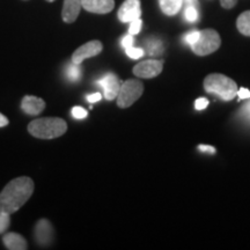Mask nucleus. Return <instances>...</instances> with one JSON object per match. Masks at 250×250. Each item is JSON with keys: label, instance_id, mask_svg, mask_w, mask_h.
<instances>
[{"label": "nucleus", "instance_id": "f257e3e1", "mask_svg": "<svg viewBox=\"0 0 250 250\" xmlns=\"http://www.w3.org/2000/svg\"><path fill=\"white\" fill-rule=\"evenodd\" d=\"M34 182L22 176L12 180L0 193V213L11 215L26 204L34 192Z\"/></svg>", "mask_w": 250, "mask_h": 250}, {"label": "nucleus", "instance_id": "f03ea898", "mask_svg": "<svg viewBox=\"0 0 250 250\" xmlns=\"http://www.w3.org/2000/svg\"><path fill=\"white\" fill-rule=\"evenodd\" d=\"M66 122L58 117L37 118L30 122L28 131L31 136L40 139H55L66 132Z\"/></svg>", "mask_w": 250, "mask_h": 250}, {"label": "nucleus", "instance_id": "7ed1b4c3", "mask_svg": "<svg viewBox=\"0 0 250 250\" xmlns=\"http://www.w3.org/2000/svg\"><path fill=\"white\" fill-rule=\"evenodd\" d=\"M204 88L208 93L218 95L223 101H232L239 87L230 78L220 73H212L204 79Z\"/></svg>", "mask_w": 250, "mask_h": 250}, {"label": "nucleus", "instance_id": "20e7f679", "mask_svg": "<svg viewBox=\"0 0 250 250\" xmlns=\"http://www.w3.org/2000/svg\"><path fill=\"white\" fill-rule=\"evenodd\" d=\"M221 45L220 35L214 29L199 31V39L191 45L193 54L197 56H208L213 54Z\"/></svg>", "mask_w": 250, "mask_h": 250}, {"label": "nucleus", "instance_id": "39448f33", "mask_svg": "<svg viewBox=\"0 0 250 250\" xmlns=\"http://www.w3.org/2000/svg\"><path fill=\"white\" fill-rule=\"evenodd\" d=\"M144 85L140 80L129 79L122 83L117 95V105L120 108H129L143 95Z\"/></svg>", "mask_w": 250, "mask_h": 250}, {"label": "nucleus", "instance_id": "423d86ee", "mask_svg": "<svg viewBox=\"0 0 250 250\" xmlns=\"http://www.w3.org/2000/svg\"><path fill=\"white\" fill-rule=\"evenodd\" d=\"M164 70V61L161 59H147L138 62L133 67V74L143 79H152L158 77Z\"/></svg>", "mask_w": 250, "mask_h": 250}, {"label": "nucleus", "instance_id": "0eeeda50", "mask_svg": "<svg viewBox=\"0 0 250 250\" xmlns=\"http://www.w3.org/2000/svg\"><path fill=\"white\" fill-rule=\"evenodd\" d=\"M103 45L100 41H89L86 44L81 45L78 48L72 55V62H77V64H83V61L87 58L95 57L102 52Z\"/></svg>", "mask_w": 250, "mask_h": 250}, {"label": "nucleus", "instance_id": "6e6552de", "mask_svg": "<svg viewBox=\"0 0 250 250\" xmlns=\"http://www.w3.org/2000/svg\"><path fill=\"white\" fill-rule=\"evenodd\" d=\"M122 81L115 73H107L104 77L98 81V85L101 86L104 92V98L108 101H112V100L117 99L118 93H120Z\"/></svg>", "mask_w": 250, "mask_h": 250}, {"label": "nucleus", "instance_id": "1a4fd4ad", "mask_svg": "<svg viewBox=\"0 0 250 250\" xmlns=\"http://www.w3.org/2000/svg\"><path fill=\"white\" fill-rule=\"evenodd\" d=\"M118 19L124 23H130L142 17L140 0H125L118 9Z\"/></svg>", "mask_w": 250, "mask_h": 250}, {"label": "nucleus", "instance_id": "9d476101", "mask_svg": "<svg viewBox=\"0 0 250 250\" xmlns=\"http://www.w3.org/2000/svg\"><path fill=\"white\" fill-rule=\"evenodd\" d=\"M35 239L41 246H49L54 239V228L46 219H41L35 227Z\"/></svg>", "mask_w": 250, "mask_h": 250}, {"label": "nucleus", "instance_id": "9b49d317", "mask_svg": "<svg viewBox=\"0 0 250 250\" xmlns=\"http://www.w3.org/2000/svg\"><path fill=\"white\" fill-rule=\"evenodd\" d=\"M87 12L95 14H107L115 7V0H81Z\"/></svg>", "mask_w": 250, "mask_h": 250}, {"label": "nucleus", "instance_id": "f8f14e48", "mask_svg": "<svg viewBox=\"0 0 250 250\" xmlns=\"http://www.w3.org/2000/svg\"><path fill=\"white\" fill-rule=\"evenodd\" d=\"M81 7H83L81 0H64L62 12V21L66 23H73L79 17Z\"/></svg>", "mask_w": 250, "mask_h": 250}, {"label": "nucleus", "instance_id": "ddd939ff", "mask_svg": "<svg viewBox=\"0 0 250 250\" xmlns=\"http://www.w3.org/2000/svg\"><path fill=\"white\" fill-rule=\"evenodd\" d=\"M21 108L27 115L36 116V115H40L41 112L44 110L45 102L42 99L37 98V96L26 95L21 101Z\"/></svg>", "mask_w": 250, "mask_h": 250}, {"label": "nucleus", "instance_id": "4468645a", "mask_svg": "<svg viewBox=\"0 0 250 250\" xmlns=\"http://www.w3.org/2000/svg\"><path fill=\"white\" fill-rule=\"evenodd\" d=\"M2 242L9 250H26L28 249L27 241L22 235L18 233H8L2 237Z\"/></svg>", "mask_w": 250, "mask_h": 250}, {"label": "nucleus", "instance_id": "2eb2a0df", "mask_svg": "<svg viewBox=\"0 0 250 250\" xmlns=\"http://www.w3.org/2000/svg\"><path fill=\"white\" fill-rule=\"evenodd\" d=\"M159 5H160L162 13L168 17H173L179 13L180 9L182 8L183 0H159Z\"/></svg>", "mask_w": 250, "mask_h": 250}, {"label": "nucleus", "instance_id": "dca6fc26", "mask_svg": "<svg viewBox=\"0 0 250 250\" xmlns=\"http://www.w3.org/2000/svg\"><path fill=\"white\" fill-rule=\"evenodd\" d=\"M65 77L71 83H77L83 77V66L81 64H77V62H70L65 67Z\"/></svg>", "mask_w": 250, "mask_h": 250}, {"label": "nucleus", "instance_id": "f3484780", "mask_svg": "<svg viewBox=\"0 0 250 250\" xmlns=\"http://www.w3.org/2000/svg\"><path fill=\"white\" fill-rule=\"evenodd\" d=\"M237 30L245 36H250V11L243 12L236 20Z\"/></svg>", "mask_w": 250, "mask_h": 250}, {"label": "nucleus", "instance_id": "a211bd4d", "mask_svg": "<svg viewBox=\"0 0 250 250\" xmlns=\"http://www.w3.org/2000/svg\"><path fill=\"white\" fill-rule=\"evenodd\" d=\"M146 48H147L148 54L151 56H158L164 52V44L160 40L155 39V37H151L145 42Z\"/></svg>", "mask_w": 250, "mask_h": 250}, {"label": "nucleus", "instance_id": "6ab92c4d", "mask_svg": "<svg viewBox=\"0 0 250 250\" xmlns=\"http://www.w3.org/2000/svg\"><path fill=\"white\" fill-rule=\"evenodd\" d=\"M184 18L189 22H195L198 20V9L195 6H187L186 11H184Z\"/></svg>", "mask_w": 250, "mask_h": 250}, {"label": "nucleus", "instance_id": "aec40b11", "mask_svg": "<svg viewBox=\"0 0 250 250\" xmlns=\"http://www.w3.org/2000/svg\"><path fill=\"white\" fill-rule=\"evenodd\" d=\"M125 52H126V55L132 59H139L145 55V51H144L143 49L134 48V46H130V48L125 49Z\"/></svg>", "mask_w": 250, "mask_h": 250}, {"label": "nucleus", "instance_id": "412c9836", "mask_svg": "<svg viewBox=\"0 0 250 250\" xmlns=\"http://www.w3.org/2000/svg\"><path fill=\"white\" fill-rule=\"evenodd\" d=\"M143 27V21L142 19H137V20L130 22V28H129V34L131 35H137V34L140 33Z\"/></svg>", "mask_w": 250, "mask_h": 250}, {"label": "nucleus", "instance_id": "4be33fe9", "mask_svg": "<svg viewBox=\"0 0 250 250\" xmlns=\"http://www.w3.org/2000/svg\"><path fill=\"white\" fill-rule=\"evenodd\" d=\"M199 39V31L198 30H192L190 33H188L186 36H184V41H186L187 44L191 46L193 43L197 42V40Z\"/></svg>", "mask_w": 250, "mask_h": 250}, {"label": "nucleus", "instance_id": "5701e85b", "mask_svg": "<svg viewBox=\"0 0 250 250\" xmlns=\"http://www.w3.org/2000/svg\"><path fill=\"white\" fill-rule=\"evenodd\" d=\"M9 224H11V220H9V215L8 214H4L0 213V234H2L6 232Z\"/></svg>", "mask_w": 250, "mask_h": 250}, {"label": "nucleus", "instance_id": "b1692460", "mask_svg": "<svg viewBox=\"0 0 250 250\" xmlns=\"http://www.w3.org/2000/svg\"><path fill=\"white\" fill-rule=\"evenodd\" d=\"M72 116L77 120H83L87 117V111L83 107H74L72 109Z\"/></svg>", "mask_w": 250, "mask_h": 250}, {"label": "nucleus", "instance_id": "393cba45", "mask_svg": "<svg viewBox=\"0 0 250 250\" xmlns=\"http://www.w3.org/2000/svg\"><path fill=\"white\" fill-rule=\"evenodd\" d=\"M133 42H134L133 35H131V34H127L126 36H124L123 39H122L121 44L124 49H127V48H130V46H133Z\"/></svg>", "mask_w": 250, "mask_h": 250}, {"label": "nucleus", "instance_id": "a878e982", "mask_svg": "<svg viewBox=\"0 0 250 250\" xmlns=\"http://www.w3.org/2000/svg\"><path fill=\"white\" fill-rule=\"evenodd\" d=\"M208 105V101L204 98L197 99L195 102V108L197 109V110H204Z\"/></svg>", "mask_w": 250, "mask_h": 250}, {"label": "nucleus", "instance_id": "bb28decb", "mask_svg": "<svg viewBox=\"0 0 250 250\" xmlns=\"http://www.w3.org/2000/svg\"><path fill=\"white\" fill-rule=\"evenodd\" d=\"M220 4L225 9H230L235 7L237 4V0H220Z\"/></svg>", "mask_w": 250, "mask_h": 250}, {"label": "nucleus", "instance_id": "cd10ccee", "mask_svg": "<svg viewBox=\"0 0 250 250\" xmlns=\"http://www.w3.org/2000/svg\"><path fill=\"white\" fill-rule=\"evenodd\" d=\"M237 96H239L240 100H246V99H250V90L247 88H240L237 89Z\"/></svg>", "mask_w": 250, "mask_h": 250}, {"label": "nucleus", "instance_id": "c85d7f7f", "mask_svg": "<svg viewBox=\"0 0 250 250\" xmlns=\"http://www.w3.org/2000/svg\"><path fill=\"white\" fill-rule=\"evenodd\" d=\"M101 99H102V95L100 93H94V94H90V95L87 96V101H88L89 103L98 102Z\"/></svg>", "mask_w": 250, "mask_h": 250}, {"label": "nucleus", "instance_id": "c756f323", "mask_svg": "<svg viewBox=\"0 0 250 250\" xmlns=\"http://www.w3.org/2000/svg\"><path fill=\"white\" fill-rule=\"evenodd\" d=\"M198 149H199V151H202V152H208V153H211V154H214V153H215V148L213 147V146L199 145Z\"/></svg>", "mask_w": 250, "mask_h": 250}, {"label": "nucleus", "instance_id": "7c9ffc66", "mask_svg": "<svg viewBox=\"0 0 250 250\" xmlns=\"http://www.w3.org/2000/svg\"><path fill=\"white\" fill-rule=\"evenodd\" d=\"M242 114H243V116H246L247 118H249L250 120V102H248L245 105V108H243V110H242Z\"/></svg>", "mask_w": 250, "mask_h": 250}, {"label": "nucleus", "instance_id": "2f4dec72", "mask_svg": "<svg viewBox=\"0 0 250 250\" xmlns=\"http://www.w3.org/2000/svg\"><path fill=\"white\" fill-rule=\"evenodd\" d=\"M183 4L187 6H195L198 8V0H183Z\"/></svg>", "mask_w": 250, "mask_h": 250}, {"label": "nucleus", "instance_id": "473e14b6", "mask_svg": "<svg viewBox=\"0 0 250 250\" xmlns=\"http://www.w3.org/2000/svg\"><path fill=\"white\" fill-rule=\"evenodd\" d=\"M7 124H8L7 118H6L2 114H0V127H4Z\"/></svg>", "mask_w": 250, "mask_h": 250}, {"label": "nucleus", "instance_id": "72a5a7b5", "mask_svg": "<svg viewBox=\"0 0 250 250\" xmlns=\"http://www.w3.org/2000/svg\"><path fill=\"white\" fill-rule=\"evenodd\" d=\"M46 1H49V2H52V1H55V0H46Z\"/></svg>", "mask_w": 250, "mask_h": 250}]
</instances>
